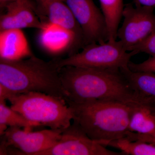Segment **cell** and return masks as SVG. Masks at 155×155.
<instances>
[{
  "label": "cell",
  "mask_w": 155,
  "mask_h": 155,
  "mask_svg": "<svg viewBox=\"0 0 155 155\" xmlns=\"http://www.w3.org/2000/svg\"><path fill=\"white\" fill-rule=\"evenodd\" d=\"M4 97L13 110L42 126L64 130L71 125L72 111L63 99L38 92L14 94L7 91Z\"/></svg>",
  "instance_id": "277c9868"
},
{
  "label": "cell",
  "mask_w": 155,
  "mask_h": 155,
  "mask_svg": "<svg viewBox=\"0 0 155 155\" xmlns=\"http://www.w3.org/2000/svg\"><path fill=\"white\" fill-rule=\"evenodd\" d=\"M121 70L134 90L146 101L155 102V73L133 72L128 67Z\"/></svg>",
  "instance_id": "9a60e30c"
},
{
  "label": "cell",
  "mask_w": 155,
  "mask_h": 155,
  "mask_svg": "<svg viewBox=\"0 0 155 155\" xmlns=\"http://www.w3.org/2000/svg\"><path fill=\"white\" fill-rule=\"evenodd\" d=\"M133 51L138 54L144 53L152 57L155 56V30L143 41L132 48L130 51Z\"/></svg>",
  "instance_id": "d6986e66"
},
{
  "label": "cell",
  "mask_w": 155,
  "mask_h": 155,
  "mask_svg": "<svg viewBox=\"0 0 155 155\" xmlns=\"http://www.w3.org/2000/svg\"><path fill=\"white\" fill-rule=\"evenodd\" d=\"M107 28L108 41L117 40L119 23L125 5L123 0H99Z\"/></svg>",
  "instance_id": "2e32d148"
},
{
  "label": "cell",
  "mask_w": 155,
  "mask_h": 155,
  "mask_svg": "<svg viewBox=\"0 0 155 155\" xmlns=\"http://www.w3.org/2000/svg\"><path fill=\"white\" fill-rule=\"evenodd\" d=\"M128 67L133 72H151L155 73V56H151L146 61L139 64H135L130 61Z\"/></svg>",
  "instance_id": "ffe728a7"
},
{
  "label": "cell",
  "mask_w": 155,
  "mask_h": 155,
  "mask_svg": "<svg viewBox=\"0 0 155 155\" xmlns=\"http://www.w3.org/2000/svg\"><path fill=\"white\" fill-rule=\"evenodd\" d=\"M80 26L84 46L108 41L107 28L101 10L93 0H63Z\"/></svg>",
  "instance_id": "9c48e42d"
},
{
  "label": "cell",
  "mask_w": 155,
  "mask_h": 155,
  "mask_svg": "<svg viewBox=\"0 0 155 155\" xmlns=\"http://www.w3.org/2000/svg\"><path fill=\"white\" fill-rule=\"evenodd\" d=\"M149 105L151 106V107L153 108V110L155 112V102H150L149 103Z\"/></svg>",
  "instance_id": "603a6c76"
},
{
  "label": "cell",
  "mask_w": 155,
  "mask_h": 155,
  "mask_svg": "<svg viewBox=\"0 0 155 155\" xmlns=\"http://www.w3.org/2000/svg\"><path fill=\"white\" fill-rule=\"evenodd\" d=\"M129 131L131 140L155 145V112L148 104L135 107L130 118Z\"/></svg>",
  "instance_id": "4fadbf2b"
},
{
  "label": "cell",
  "mask_w": 155,
  "mask_h": 155,
  "mask_svg": "<svg viewBox=\"0 0 155 155\" xmlns=\"http://www.w3.org/2000/svg\"><path fill=\"white\" fill-rule=\"evenodd\" d=\"M63 130L47 129L36 131L22 130L20 127H9L2 136L1 154L7 153L9 147L19 150L18 155H37L53 146L61 137Z\"/></svg>",
  "instance_id": "52a82bcc"
},
{
  "label": "cell",
  "mask_w": 155,
  "mask_h": 155,
  "mask_svg": "<svg viewBox=\"0 0 155 155\" xmlns=\"http://www.w3.org/2000/svg\"><path fill=\"white\" fill-rule=\"evenodd\" d=\"M39 30V44L50 54L58 55L68 52L70 56L83 48L74 34L58 24L48 22Z\"/></svg>",
  "instance_id": "30bf717a"
},
{
  "label": "cell",
  "mask_w": 155,
  "mask_h": 155,
  "mask_svg": "<svg viewBox=\"0 0 155 155\" xmlns=\"http://www.w3.org/2000/svg\"><path fill=\"white\" fill-rule=\"evenodd\" d=\"M33 55L22 29L0 31V59L16 61Z\"/></svg>",
  "instance_id": "5bb4252c"
},
{
  "label": "cell",
  "mask_w": 155,
  "mask_h": 155,
  "mask_svg": "<svg viewBox=\"0 0 155 155\" xmlns=\"http://www.w3.org/2000/svg\"><path fill=\"white\" fill-rule=\"evenodd\" d=\"M64 100L75 103L116 101L144 104L121 69H100L67 66L60 69Z\"/></svg>",
  "instance_id": "6da1fadb"
},
{
  "label": "cell",
  "mask_w": 155,
  "mask_h": 155,
  "mask_svg": "<svg viewBox=\"0 0 155 155\" xmlns=\"http://www.w3.org/2000/svg\"><path fill=\"white\" fill-rule=\"evenodd\" d=\"M6 101H0V125L22 128L31 130L35 127L42 126L39 123L31 121L6 104Z\"/></svg>",
  "instance_id": "e0dca14e"
},
{
  "label": "cell",
  "mask_w": 155,
  "mask_h": 155,
  "mask_svg": "<svg viewBox=\"0 0 155 155\" xmlns=\"http://www.w3.org/2000/svg\"><path fill=\"white\" fill-rule=\"evenodd\" d=\"M60 69L54 59L47 62L34 55L16 61L0 59V85L14 94L38 92L64 99Z\"/></svg>",
  "instance_id": "3957f363"
},
{
  "label": "cell",
  "mask_w": 155,
  "mask_h": 155,
  "mask_svg": "<svg viewBox=\"0 0 155 155\" xmlns=\"http://www.w3.org/2000/svg\"><path fill=\"white\" fill-rule=\"evenodd\" d=\"M135 6L155 8V0H132Z\"/></svg>",
  "instance_id": "44dd1931"
},
{
  "label": "cell",
  "mask_w": 155,
  "mask_h": 155,
  "mask_svg": "<svg viewBox=\"0 0 155 155\" xmlns=\"http://www.w3.org/2000/svg\"><path fill=\"white\" fill-rule=\"evenodd\" d=\"M37 14L44 22H50L61 25L74 34L83 47L82 30L69 7L63 0H34Z\"/></svg>",
  "instance_id": "7c38bea8"
},
{
  "label": "cell",
  "mask_w": 155,
  "mask_h": 155,
  "mask_svg": "<svg viewBox=\"0 0 155 155\" xmlns=\"http://www.w3.org/2000/svg\"><path fill=\"white\" fill-rule=\"evenodd\" d=\"M37 155H126L123 152L113 151L88 137L73 122L63 130L55 144Z\"/></svg>",
  "instance_id": "ba28073f"
},
{
  "label": "cell",
  "mask_w": 155,
  "mask_h": 155,
  "mask_svg": "<svg viewBox=\"0 0 155 155\" xmlns=\"http://www.w3.org/2000/svg\"><path fill=\"white\" fill-rule=\"evenodd\" d=\"M105 146L116 148L127 155H155V144L139 140L133 141L126 137L109 142Z\"/></svg>",
  "instance_id": "ac0fdd59"
},
{
  "label": "cell",
  "mask_w": 155,
  "mask_h": 155,
  "mask_svg": "<svg viewBox=\"0 0 155 155\" xmlns=\"http://www.w3.org/2000/svg\"><path fill=\"white\" fill-rule=\"evenodd\" d=\"M66 102L72 111L73 122L88 137L104 146L109 142L130 136L131 115L140 105L116 101Z\"/></svg>",
  "instance_id": "7a4b0ae2"
},
{
  "label": "cell",
  "mask_w": 155,
  "mask_h": 155,
  "mask_svg": "<svg viewBox=\"0 0 155 155\" xmlns=\"http://www.w3.org/2000/svg\"><path fill=\"white\" fill-rule=\"evenodd\" d=\"M154 8L134 6L132 3L124 7L123 21L119 27L117 38L127 51L143 41L155 30Z\"/></svg>",
  "instance_id": "8992f818"
},
{
  "label": "cell",
  "mask_w": 155,
  "mask_h": 155,
  "mask_svg": "<svg viewBox=\"0 0 155 155\" xmlns=\"http://www.w3.org/2000/svg\"><path fill=\"white\" fill-rule=\"evenodd\" d=\"M17 0H0V8L1 11L5 10L6 6L10 3L15 2Z\"/></svg>",
  "instance_id": "7402d4cb"
},
{
  "label": "cell",
  "mask_w": 155,
  "mask_h": 155,
  "mask_svg": "<svg viewBox=\"0 0 155 155\" xmlns=\"http://www.w3.org/2000/svg\"><path fill=\"white\" fill-rule=\"evenodd\" d=\"M5 13L0 17V31L26 28L42 29L47 22L41 20L37 14L34 0H17L8 4Z\"/></svg>",
  "instance_id": "8fae6325"
},
{
  "label": "cell",
  "mask_w": 155,
  "mask_h": 155,
  "mask_svg": "<svg viewBox=\"0 0 155 155\" xmlns=\"http://www.w3.org/2000/svg\"><path fill=\"white\" fill-rule=\"evenodd\" d=\"M137 54L135 51H127L121 41L116 40L86 45L80 52L64 59L54 60L59 68L71 66L100 69H120L128 67L131 58Z\"/></svg>",
  "instance_id": "5b68a950"
}]
</instances>
